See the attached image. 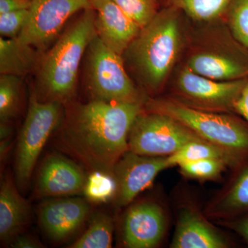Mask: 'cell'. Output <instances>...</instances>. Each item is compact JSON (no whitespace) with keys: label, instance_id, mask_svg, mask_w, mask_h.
<instances>
[{"label":"cell","instance_id":"6da1fadb","mask_svg":"<svg viewBox=\"0 0 248 248\" xmlns=\"http://www.w3.org/2000/svg\"><path fill=\"white\" fill-rule=\"evenodd\" d=\"M143 101L109 102L95 99L78 104L67 113L59 133L63 150L93 171L112 174L114 167L128 151V136Z\"/></svg>","mask_w":248,"mask_h":248},{"label":"cell","instance_id":"7a4b0ae2","mask_svg":"<svg viewBox=\"0 0 248 248\" xmlns=\"http://www.w3.org/2000/svg\"><path fill=\"white\" fill-rule=\"evenodd\" d=\"M177 10L172 6L158 12L125 50L142 82L152 91L164 84L180 50Z\"/></svg>","mask_w":248,"mask_h":248},{"label":"cell","instance_id":"3957f363","mask_svg":"<svg viewBox=\"0 0 248 248\" xmlns=\"http://www.w3.org/2000/svg\"><path fill=\"white\" fill-rule=\"evenodd\" d=\"M95 17L93 7L84 10L42 60L39 82L49 100L63 102L74 93L80 62L96 34Z\"/></svg>","mask_w":248,"mask_h":248},{"label":"cell","instance_id":"277c9868","mask_svg":"<svg viewBox=\"0 0 248 248\" xmlns=\"http://www.w3.org/2000/svg\"><path fill=\"white\" fill-rule=\"evenodd\" d=\"M148 112L170 116L205 141L231 150L248 160V124L242 117L186 107L173 99H152Z\"/></svg>","mask_w":248,"mask_h":248},{"label":"cell","instance_id":"5b68a950","mask_svg":"<svg viewBox=\"0 0 248 248\" xmlns=\"http://www.w3.org/2000/svg\"><path fill=\"white\" fill-rule=\"evenodd\" d=\"M62 104L58 100L40 102L37 95L31 94L16 153V181L21 187L27 185L41 152L58 125Z\"/></svg>","mask_w":248,"mask_h":248},{"label":"cell","instance_id":"8992f818","mask_svg":"<svg viewBox=\"0 0 248 248\" xmlns=\"http://www.w3.org/2000/svg\"><path fill=\"white\" fill-rule=\"evenodd\" d=\"M192 141H206L170 116L144 110L130 129L128 150L146 156H168Z\"/></svg>","mask_w":248,"mask_h":248},{"label":"cell","instance_id":"52a82bcc","mask_svg":"<svg viewBox=\"0 0 248 248\" xmlns=\"http://www.w3.org/2000/svg\"><path fill=\"white\" fill-rule=\"evenodd\" d=\"M89 76L97 99L109 102L143 101L124 66L122 55L104 45L97 33L89 46Z\"/></svg>","mask_w":248,"mask_h":248},{"label":"cell","instance_id":"ba28073f","mask_svg":"<svg viewBox=\"0 0 248 248\" xmlns=\"http://www.w3.org/2000/svg\"><path fill=\"white\" fill-rule=\"evenodd\" d=\"M247 78L217 81L197 74L186 66L178 77L177 97L172 99L186 107L208 112L234 111Z\"/></svg>","mask_w":248,"mask_h":248},{"label":"cell","instance_id":"9c48e42d","mask_svg":"<svg viewBox=\"0 0 248 248\" xmlns=\"http://www.w3.org/2000/svg\"><path fill=\"white\" fill-rule=\"evenodd\" d=\"M92 7L91 0H34L27 24L17 40L42 48L58 35L72 16Z\"/></svg>","mask_w":248,"mask_h":248},{"label":"cell","instance_id":"30bf717a","mask_svg":"<svg viewBox=\"0 0 248 248\" xmlns=\"http://www.w3.org/2000/svg\"><path fill=\"white\" fill-rule=\"evenodd\" d=\"M172 168L169 156H146L127 151L114 167L117 191L115 203L119 208L128 205L143 190L149 188L158 174Z\"/></svg>","mask_w":248,"mask_h":248},{"label":"cell","instance_id":"8fae6325","mask_svg":"<svg viewBox=\"0 0 248 248\" xmlns=\"http://www.w3.org/2000/svg\"><path fill=\"white\" fill-rule=\"evenodd\" d=\"M167 218L164 209L154 202H145L132 205L125 213L122 228L125 247L153 248L164 239Z\"/></svg>","mask_w":248,"mask_h":248},{"label":"cell","instance_id":"7c38bea8","mask_svg":"<svg viewBox=\"0 0 248 248\" xmlns=\"http://www.w3.org/2000/svg\"><path fill=\"white\" fill-rule=\"evenodd\" d=\"M86 178L74 161L55 153L46 156L41 166L36 192L42 197L78 195L84 191Z\"/></svg>","mask_w":248,"mask_h":248},{"label":"cell","instance_id":"4fadbf2b","mask_svg":"<svg viewBox=\"0 0 248 248\" xmlns=\"http://www.w3.org/2000/svg\"><path fill=\"white\" fill-rule=\"evenodd\" d=\"M96 33L104 45L122 55L138 37L141 28L112 0H94Z\"/></svg>","mask_w":248,"mask_h":248},{"label":"cell","instance_id":"5bb4252c","mask_svg":"<svg viewBox=\"0 0 248 248\" xmlns=\"http://www.w3.org/2000/svg\"><path fill=\"white\" fill-rule=\"evenodd\" d=\"M89 212V203L83 199H57L40 205L39 221L50 239L61 241L79 230Z\"/></svg>","mask_w":248,"mask_h":248},{"label":"cell","instance_id":"9a60e30c","mask_svg":"<svg viewBox=\"0 0 248 248\" xmlns=\"http://www.w3.org/2000/svg\"><path fill=\"white\" fill-rule=\"evenodd\" d=\"M229 241L195 208L186 206L178 215L172 248H226Z\"/></svg>","mask_w":248,"mask_h":248},{"label":"cell","instance_id":"2e32d148","mask_svg":"<svg viewBox=\"0 0 248 248\" xmlns=\"http://www.w3.org/2000/svg\"><path fill=\"white\" fill-rule=\"evenodd\" d=\"M30 208L19 195L14 181L6 176L0 188V239L11 244L29 222Z\"/></svg>","mask_w":248,"mask_h":248},{"label":"cell","instance_id":"e0dca14e","mask_svg":"<svg viewBox=\"0 0 248 248\" xmlns=\"http://www.w3.org/2000/svg\"><path fill=\"white\" fill-rule=\"evenodd\" d=\"M194 73L217 81L248 78V63L230 54L204 51L192 55L187 66Z\"/></svg>","mask_w":248,"mask_h":248},{"label":"cell","instance_id":"ac0fdd59","mask_svg":"<svg viewBox=\"0 0 248 248\" xmlns=\"http://www.w3.org/2000/svg\"><path fill=\"white\" fill-rule=\"evenodd\" d=\"M248 213V161L240 168L229 187L208 205L207 216L232 219Z\"/></svg>","mask_w":248,"mask_h":248},{"label":"cell","instance_id":"d6986e66","mask_svg":"<svg viewBox=\"0 0 248 248\" xmlns=\"http://www.w3.org/2000/svg\"><path fill=\"white\" fill-rule=\"evenodd\" d=\"M206 159L221 160L232 169H240L248 161L234 151L208 141L190 142L169 156V161L172 167L184 163Z\"/></svg>","mask_w":248,"mask_h":248},{"label":"cell","instance_id":"ffe728a7","mask_svg":"<svg viewBox=\"0 0 248 248\" xmlns=\"http://www.w3.org/2000/svg\"><path fill=\"white\" fill-rule=\"evenodd\" d=\"M32 46L17 38L0 37V73L22 77L31 72L35 64Z\"/></svg>","mask_w":248,"mask_h":248},{"label":"cell","instance_id":"44dd1931","mask_svg":"<svg viewBox=\"0 0 248 248\" xmlns=\"http://www.w3.org/2000/svg\"><path fill=\"white\" fill-rule=\"evenodd\" d=\"M113 231L112 218L107 215L100 214L93 218L86 231L69 248H112Z\"/></svg>","mask_w":248,"mask_h":248},{"label":"cell","instance_id":"7402d4cb","mask_svg":"<svg viewBox=\"0 0 248 248\" xmlns=\"http://www.w3.org/2000/svg\"><path fill=\"white\" fill-rule=\"evenodd\" d=\"M172 6L182 10L192 19L214 20L228 12L233 0H171Z\"/></svg>","mask_w":248,"mask_h":248},{"label":"cell","instance_id":"603a6c76","mask_svg":"<svg viewBox=\"0 0 248 248\" xmlns=\"http://www.w3.org/2000/svg\"><path fill=\"white\" fill-rule=\"evenodd\" d=\"M20 77L1 75L0 77V120L9 122L17 115L20 102Z\"/></svg>","mask_w":248,"mask_h":248},{"label":"cell","instance_id":"cb8c5ba5","mask_svg":"<svg viewBox=\"0 0 248 248\" xmlns=\"http://www.w3.org/2000/svg\"><path fill=\"white\" fill-rule=\"evenodd\" d=\"M117 185L112 174L93 171L86 178L84 191L86 199L93 203H104L115 197Z\"/></svg>","mask_w":248,"mask_h":248},{"label":"cell","instance_id":"d4e9b609","mask_svg":"<svg viewBox=\"0 0 248 248\" xmlns=\"http://www.w3.org/2000/svg\"><path fill=\"white\" fill-rule=\"evenodd\" d=\"M179 172L187 179L199 181H214L219 179L223 171L229 167L218 159H201L179 165Z\"/></svg>","mask_w":248,"mask_h":248},{"label":"cell","instance_id":"484cf974","mask_svg":"<svg viewBox=\"0 0 248 248\" xmlns=\"http://www.w3.org/2000/svg\"><path fill=\"white\" fill-rule=\"evenodd\" d=\"M140 27H146L159 11L157 0H112Z\"/></svg>","mask_w":248,"mask_h":248},{"label":"cell","instance_id":"4316f807","mask_svg":"<svg viewBox=\"0 0 248 248\" xmlns=\"http://www.w3.org/2000/svg\"><path fill=\"white\" fill-rule=\"evenodd\" d=\"M228 13L233 35L248 48V0H233Z\"/></svg>","mask_w":248,"mask_h":248},{"label":"cell","instance_id":"83f0119b","mask_svg":"<svg viewBox=\"0 0 248 248\" xmlns=\"http://www.w3.org/2000/svg\"><path fill=\"white\" fill-rule=\"evenodd\" d=\"M29 17V9L9 11L0 14V35L4 38H17Z\"/></svg>","mask_w":248,"mask_h":248},{"label":"cell","instance_id":"f1b7e54d","mask_svg":"<svg viewBox=\"0 0 248 248\" xmlns=\"http://www.w3.org/2000/svg\"><path fill=\"white\" fill-rule=\"evenodd\" d=\"M223 223L239 235L248 245V215L236 219L226 220Z\"/></svg>","mask_w":248,"mask_h":248},{"label":"cell","instance_id":"f546056e","mask_svg":"<svg viewBox=\"0 0 248 248\" xmlns=\"http://www.w3.org/2000/svg\"><path fill=\"white\" fill-rule=\"evenodd\" d=\"M34 0H0V14L9 11L30 9Z\"/></svg>","mask_w":248,"mask_h":248},{"label":"cell","instance_id":"4dcf8cb0","mask_svg":"<svg viewBox=\"0 0 248 248\" xmlns=\"http://www.w3.org/2000/svg\"><path fill=\"white\" fill-rule=\"evenodd\" d=\"M234 112L242 117L248 124V78L244 89L235 103Z\"/></svg>","mask_w":248,"mask_h":248},{"label":"cell","instance_id":"1f68e13d","mask_svg":"<svg viewBox=\"0 0 248 248\" xmlns=\"http://www.w3.org/2000/svg\"><path fill=\"white\" fill-rule=\"evenodd\" d=\"M18 235L11 243V247L14 248H39L42 245L38 241L28 235Z\"/></svg>","mask_w":248,"mask_h":248},{"label":"cell","instance_id":"d6a6232c","mask_svg":"<svg viewBox=\"0 0 248 248\" xmlns=\"http://www.w3.org/2000/svg\"><path fill=\"white\" fill-rule=\"evenodd\" d=\"M8 122H1V130H0V138L1 140H6L9 138L10 135H11V128L7 124Z\"/></svg>","mask_w":248,"mask_h":248},{"label":"cell","instance_id":"836d02e7","mask_svg":"<svg viewBox=\"0 0 248 248\" xmlns=\"http://www.w3.org/2000/svg\"><path fill=\"white\" fill-rule=\"evenodd\" d=\"M91 1H94V0H91Z\"/></svg>","mask_w":248,"mask_h":248}]
</instances>
